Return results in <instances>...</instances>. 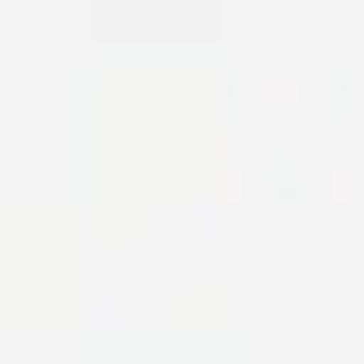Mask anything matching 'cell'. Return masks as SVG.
Listing matches in <instances>:
<instances>
[{"label": "cell", "mask_w": 364, "mask_h": 364, "mask_svg": "<svg viewBox=\"0 0 364 364\" xmlns=\"http://www.w3.org/2000/svg\"><path fill=\"white\" fill-rule=\"evenodd\" d=\"M105 49H210L227 25V0H90Z\"/></svg>", "instance_id": "cell-1"}]
</instances>
